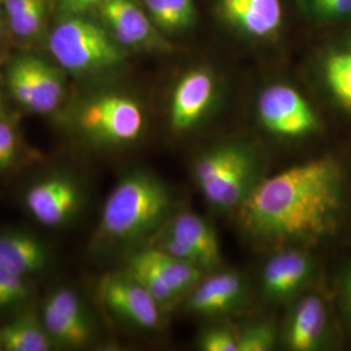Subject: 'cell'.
<instances>
[{"mask_svg":"<svg viewBox=\"0 0 351 351\" xmlns=\"http://www.w3.org/2000/svg\"><path fill=\"white\" fill-rule=\"evenodd\" d=\"M66 75L95 81L125 66L124 50L93 14L55 17L43 46Z\"/></svg>","mask_w":351,"mask_h":351,"instance_id":"obj_4","label":"cell"},{"mask_svg":"<svg viewBox=\"0 0 351 351\" xmlns=\"http://www.w3.org/2000/svg\"><path fill=\"white\" fill-rule=\"evenodd\" d=\"M280 339L271 320H259L245 326L239 333V351H268L275 349Z\"/></svg>","mask_w":351,"mask_h":351,"instance_id":"obj_26","label":"cell"},{"mask_svg":"<svg viewBox=\"0 0 351 351\" xmlns=\"http://www.w3.org/2000/svg\"><path fill=\"white\" fill-rule=\"evenodd\" d=\"M216 80L207 68H193L180 77L169 103V124L184 134L201 124L213 108Z\"/></svg>","mask_w":351,"mask_h":351,"instance_id":"obj_12","label":"cell"},{"mask_svg":"<svg viewBox=\"0 0 351 351\" xmlns=\"http://www.w3.org/2000/svg\"><path fill=\"white\" fill-rule=\"evenodd\" d=\"M188 310L193 314L213 317L232 314L241 308L247 297V285L237 272L213 271L188 295Z\"/></svg>","mask_w":351,"mask_h":351,"instance_id":"obj_14","label":"cell"},{"mask_svg":"<svg viewBox=\"0 0 351 351\" xmlns=\"http://www.w3.org/2000/svg\"><path fill=\"white\" fill-rule=\"evenodd\" d=\"M341 295L346 310V314L351 322V267L343 274L341 278Z\"/></svg>","mask_w":351,"mask_h":351,"instance_id":"obj_31","label":"cell"},{"mask_svg":"<svg viewBox=\"0 0 351 351\" xmlns=\"http://www.w3.org/2000/svg\"><path fill=\"white\" fill-rule=\"evenodd\" d=\"M217 4L226 21L251 38H271L282 24L281 0H217Z\"/></svg>","mask_w":351,"mask_h":351,"instance_id":"obj_17","label":"cell"},{"mask_svg":"<svg viewBox=\"0 0 351 351\" xmlns=\"http://www.w3.org/2000/svg\"><path fill=\"white\" fill-rule=\"evenodd\" d=\"M3 81L11 98L26 112L56 114L68 98L66 73L37 50L10 52L3 64Z\"/></svg>","mask_w":351,"mask_h":351,"instance_id":"obj_6","label":"cell"},{"mask_svg":"<svg viewBox=\"0 0 351 351\" xmlns=\"http://www.w3.org/2000/svg\"><path fill=\"white\" fill-rule=\"evenodd\" d=\"M320 72L332 99L343 111L351 112V43L328 51Z\"/></svg>","mask_w":351,"mask_h":351,"instance_id":"obj_21","label":"cell"},{"mask_svg":"<svg viewBox=\"0 0 351 351\" xmlns=\"http://www.w3.org/2000/svg\"><path fill=\"white\" fill-rule=\"evenodd\" d=\"M314 274V262L297 247H285L272 255L262 271L261 289L269 301H287L297 295Z\"/></svg>","mask_w":351,"mask_h":351,"instance_id":"obj_13","label":"cell"},{"mask_svg":"<svg viewBox=\"0 0 351 351\" xmlns=\"http://www.w3.org/2000/svg\"><path fill=\"white\" fill-rule=\"evenodd\" d=\"M326 328V303L319 295L308 294L293 306L280 339L288 350L315 351L323 345Z\"/></svg>","mask_w":351,"mask_h":351,"instance_id":"obj_16","label":"cell"},{"mask_svg":"<svg viewBox=\"0 0 351 351\" xmlns=\"http://www.w3.org/2000/svg\"><path fill=\"white\" fill-rule=\"evenodd\" d=\"M12 46L11 39H10V33H8V26H7V19H5V11H4V1L0 0V55H7L11 51L8 47Z\"/></svg>","mask_w":351,"mask_h":351,"instance_id":"obj_30","label":"cell"},{"mask_svg":"<svg viewBox=\"0 0 351 351\" xmlns=\"http://www.w3.org/2000/svg\"><path fill=\"white\" fill-rule=\"evenodd\" d=\"M258 147L243 141H228L202 151L193 172L206 202L219 211H237L262 180Z\"/></svg>","mask_w":351,"mask_h":351,"instance_id":"obj_5","label":"cell"},{"mask_svg":"<svg viewBox=\"0 0 351 351\" xmlns=\"http://www.w3.org/2000/svg\"><path fill=\"white\" fill-rule=\"evenodd\" d=\"M317 1L320 0H300V4H301L302 11L306 12L308 8H311L314 4H316Z\"/></svg>","mask_w":351,"mask_h":351,"instance_id":"obj_33","label":"cell"},{"mask_svg":"<svg viewBox=\"0 0 351 351\" xmlns=\"http://www.w3.org/2000/svg\"><path fill=\"white\" fill-rule=\"evenodd\" d=\"M32 295V287L26 277L0 267V313L25 303Z\"/></svg>","mask_w":351,"mask_h":351,"instance_id":"obj_27","label":"cell"},{"mask_svg":"<svg viewBox=\"0 0 351 351\" xmlns=\"http://www.w3.org/2000/svg\"><path fill=\"white\" fill-rule=\"evenodd\" d=\"M104 0H55V17L91 14Z\"/></svg>","mask_w":351,"mask_h":351,"instance_id":"obj_29","label":"cell"},{"mask_svg":"<svg viewBox=\"0 0 351 351\" xmlns=\"http://www.w3.org/2000/svg\"><path fill=\"white\" fill-rule=\"evenodd\" d=\"M50 264L47 246L33 234L21 230L0 233V267L27 277L43 272Z\"/></svg>","mask_w":351,"mask_h":351,"instance_id":"obj_19","label":"cell"},{"mask_svg":"<svg viewBox=\"0 0 351 351\" xmlns=\"http://www.w3.org/2000/svg\"><path fill=\"white\" fill-rule=\"evenodd\" d=\"M128 51H167L169 45L151 21L141 0H104L91 13Z\"/></svg>","mask_w":351,"mask_h":351,"instance_id":"obj_8","label":"cell"},{"mask_svg":"<svg viewBox=\"0 0 351 351\" xmlns=\"http://www.w3.org/2000/svg\"><path fill=\"white\" fill-rule=\"evenodd\" d=\"M151 21L162 34L177 33L194 25L197 8L194 0H141Z\"/></svg>","mask_w":351,"mask_h":351,"instance_id":"obj_23","label":"cell"},{"mask_svg":"<svg viewBox=\"0 0 351 351\" xmlns=\"http://www.w3.org/2000/svg\"><path fill=\"white\" fill-rule=\"evenodd\" d=\"M42 322L53 346L82 349L95 336L94 324L78 293L71 288H58L43 303Z\"/></svg>","mask_w":351,"mask_h":351,"instance_id":"obj_10","label":"cell"},{"mask_svg":"<svg viewBox=\"0 0 351 351\" xmlns=\"http://www.w3.org/2000/svg\"><path fill=\"white\" fill-rule=\"evenodd\" d=\"M202 351H239V335L223 326L207 328L198 337Z\"/></svg>","mask_w":351,"mask_h":351,"instance_id":"obj_28","label":"cell"},{"mask_svg":"<svg viewBox=\"0 0 351 351\" xmlns=\"http://www.w3.org/2000/svg\"><path fill=\"white\" fill-rule=\"evenodd\" d=\"M141 251L180 298L189 295L203 278L204 271L194 264L177 259L150 246Z\"/></svg>","mask_w":351,"mask_h":351,"instance_id":"obj_22","label":"cell"},{"mask_svg":"<svg viewBox=\"0 0 351 351\" xmlns=\"http://www.w3.org/2000/svg\"><path fill=\"white\" fill-rule=\"evenodd\" d=\"M23 139L10 112L0 114V175L11 172L20 162Z\"/></svg>","mask_w":351,"mask_h":351,"instance_id":"obj_25","label":"cell"},{"mask_svg":"<svg viewBox=\"0 0 351 351\" xmlns=\"http://www.w3.org/2000/svg\"><path fill=\"white\" fill-rule=\"evenodd\" d=\"M3 351H49L53 349L42 317L34 313L17 315L0 326Z\"/></svg>","mask_w":351,"mask_h":351,"instance_id":"obj_20","label":"cell"},{"mask_svg":"<svg viewBox=\"0 0 351 351\" xmlns=\"http://www.w3.org/2000/svg\"><path fill=\"white\" fill-rule=\"evenodd\" d=\"M98 295L110 313L130 326L151 330L162 324V306L128 271L101 277Z\"/></svg>","mask_w":351,"mask_h":351,"instance_id":"obj_9","label":"cell"},{"mask_svg":"<svg viewBox=\"0 0 351 351\" xmlns=\"http://www.w3.org/2000/svg\"><path fill=\"white\" fill-rule=\"evenodd\" d=\"M8 55L10 53L0 55V114L8 113L7 107H5V103H4V93H3V86H4V81H3V64H4V60L7 59Z\"/></svg>","mask_w":351,"mask_h":351,"instance_id":"obj_32","label":"cell"},{"mask_svg":"<svg viewBox=\"0 0 351 351\" xmlns=\"http://www.w3.org/2000/svg\"><path fill=\"white\" fill-rule=\"evenodd\" d=\"M256 114L264 129L278 138H304L320 128L319 114L310 101L287 84H272L261 91Z\"/></svg>","mask_w":351,"mask_h":351,"instance_id":"obj_7","label":"cell"},{"mask_svg":"<svg viewBox=\"0 0 351 351\" xmlns=\"http://www.w3.org/2000/svg\"><path fill=\"white\" fill-rule=\"evenodd\" d=\"M126 271L136 277L139 284H142L156 302L162 306L164 311H168L175 307V304L181 300L175 290L171 288L155 267L146 259V256L139 250L133 254L129 261Z\"/></svg>","mask_w":351,"mask_h":351,"instance_id":"obj_24","label":"cell"},{"mask_svg":"<svg viewBox=\"0 0 351 351\" xmlns=\"http://www.w3.org/2000/svg\"><path fill=\"white\" fill-rule=\"evenodd\" d=\"M198 252L204 271L213 272L223 263L220 241L210 223L193 211H182L169 217L159 229Z\"/></svg>","mask_w":351,"mask_h":351,"instance_id":"obj_18","label":"cell"},{"mask_svg":"<svg viewBox=\"0 0 351 351\" xmlns=\"http://www.w3.org/2000/svg\"><path fill=\"white\" fill-rule=\"evenodd\" d=\"M342 201V165L322 156L262 178L237 210L239 226L271 246L313 245L335 232Z\"/></svg>","mask_w":351,"mask_h":351,"instance_id":"obj_1","label":"cell"},{"mask_svg":"<svg viewBox=\"0 0 351 351\" xmlns=\"http://www.w3.org/2000/svg\"><path fill=\"white\" fill-rule=\"evenodd\" d=\"M0 351H3V349H1V346H0Z\"/></svg>","mask_w":351,"mask_h":351,"instance_id":"obj_34","label":"cell"},{"mask_svg":"<svg viewBox=\"0 0 351 351\" xmlns=\"http://www.w3.org/2000/svg\"><path fill=\"white\" fill-rule=\"evenodd\" d=\"M12 46L38 50L45 46L55 20V0H3Z\"/></svg>","mask_w":351,"mask_h":351,"instance_id":"obj_15","label":"cell"},{"mask_svg":"<svg viewBox=\"0 0 351 351\" xmlns=\"http://www.w3.org/2000/svg\"><path fill=\"white\" fill-rule=\"evenodd\" d=\"M72 138L97 149L137 143L147 128L143 104L120 90H93L65 101L56 113Z\"/></svg>","mask_w":351,"mask_h":351,"instance_id":"obj_3","label":"cell"},{"mask_svg":"<svg viewBox=\"0 0 351 351\" xmlns=\"http://www.w3.org/2000/svg\"><path fill=\"white\" fill-rule=\"evenodd\" d=\"M172 194L147 171H133L112 189L101 210L95 239L104 245H128L150 239L169 219Z\"/></svg>","mask_w":351,"mask_h":351,"instance_id":"obj_2","label":"cell"},{"mask_svg":"<svg viewBox=\"0 0 351 351\" xmlns=\"http://www.w3.org/2000/svg\"><path fill=\"white\" fill-rule=\"evenodd\" d=\"M24 203L39 224L59 228L72 221L80 213L82 188L71 176H49L29 186Z\"/></svg>","mask_w":351,"mask_h":351,"instance_id":"obj_11","label":"cell"}]
</instances>
